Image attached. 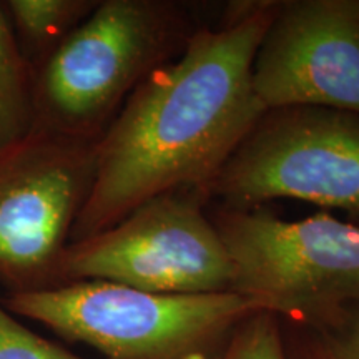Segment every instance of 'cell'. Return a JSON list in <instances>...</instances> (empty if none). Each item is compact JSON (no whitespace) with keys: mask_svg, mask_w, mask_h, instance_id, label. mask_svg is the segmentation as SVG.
<instances>
[{"mask_svg":"<svg viewBox=\"0 0 359 359\" xmlns=\"http://www.w3.org/2000/svg\"><path fill=\"white\" fill-rule=\"evenodd\" d=\"M280 0L231 2L177 60L148 75L97 143L95 180L70 243L175 190L212 182L264 109L251 67Z\"/></svg>","mask_w":359,"mask_h":359,"instance_id":"6da1fadb","label":"cell"},{"mask_svg":"<svg viewBox=\"0 0 359 359\" xmlns=\"http://www.w3.org/2000/svg\"><path fill=\"white\" fill-rule=\"evenodd\" d=\"M206 24L190 2L100 0L34 72V128L100 140L133 90Z\"/></svg>","mask_w":359,"mask_h":359,"instance_id":"7a4b0ae2","label":"cell"},{"mask_svg":"<svg viewBox=\"0 0 359 359\" xmlns=\"http://www.w3.org/2000/svg\"><path fill=\"white\" fill-rule=\"evenodd\" d=\"M4 306L105 359H222L236 327L264 311L233 291L161 294L109 281L7 293Z\"/></svg>","mask_w":359,"mask_h":359,"instance_id":"3957f363","label":"cell"},{"mask_svg":"<svg viewBox=\"0 0 359 359\" xmlns=\"http://www.w3.org/2000/svg\"><path fill=\"white\" fill-rule=\"evenodd\" d=\"M233 268L231 291L304 323L359 296V224L327 213L286 222L266 210L208 205Z\"/></svg>","mask_w":359,"mask_h":359,"instance_id":"277c9868","label":"cell"},{"mask_svg":"<svg viewBox=\"0 0 359 359\" xmlns=\"http://www.w3.org/2000/svg\"><path fill=\"white\" fill-rule=\"evenodd\" d=\"M205 195L230 210L303 200L359 224V115L321 107L264 110Z\"/></svg>","mask_w":359,"mask_h":359,"instance_id":"5b68a950","label":"cell"},{"mask_svg":"<svg viewBox=\"0 0 359 359\" xmlns=\"http://www.w3.org/2000/svg\"><path fill=\"white\" fill-rule=\"evenodd\" d=\"M208 205L201 188L145 201L109 230L67 245L57 286L109 281L161 294L228 293L233 268Z\"/></svg>","mask_w":359,"mask_h":359,"instance_id":"8992f818","label":"cell"},{"mask_svg":"<svg viewBox=\"0 0 359 359\" xmlns=\"http://www.w3.org/2000/svg\"><path fill=\"white\" fill-rule=\"evenodd\" d=\"M98 140L34 128L0 150V283L57 286V268L95 180Z\"/></svg>","mask_w":359,"mask_h":359,"instance_id":"52a82bcc","label":"cell"},{"mask_svg":"<svg viewBox=\"0 0 359 359\" xmlns=\"http://www.w3.org/2000/svg\"><path fill=\"white\" fill-rule=\"evenodd\" d=\"M251 87L264 110L359 115V0H280L255 53Z\"/></svg>","mask_w":359,"mask_h":359,"instance_id":"ba28073f","label":"cell"},{"mask_svg":"<svg viewBox=\"0 0 359 359\" xmlns=\"http://www.w3.org/2000/svg\"><path fill=\"white\" fill-rule=\"evenodd\" d=\"M100 0H6L2 2L22 57L32 72L57 50Z\"/></svg>","mask_w":359,"mask_h":359,"instance_id":"9c48e42d","label":"cell"},{"mask_svg":"<svg viewBox=\"0 0 359 359\" xmlns=\"http://www.w3.org/2000/svg\"><path fill=\"white\" fill-rule=\"evenodd\" d=\"M288 359H359V296L304 323H283Z\"/></svg>","mask_w":359,"mask_h":359,"instance_id":"30bf717a","label":"cell"},{"mask_svg":"<svg viewBox=\"0 0 359 359\" xmlns=\"http://www.w3.org/2000/svg\"><path fill=\"white\" fill-rule=\"evenodd\" d=\"M35 127L34 72L22 57L0 2V150Z\"/></svg>","mask_w":359,"mask_h":359,"instance_id":"8fae6325","label":"cell"},{"mask_svg":"<svg viewBox=\"0 0 359 359\" xmlns=\"http://www.w3.org/2000/svg\"><path fill=\"white\" fill-rule=\"evenodd\" d=\"M222 359H288L276 314L258 311L246 318Z\"/></svg>","mask_w":359,"mask_h":359,"instance_id":"7c38bea8","label":"cell"},{"mask_svg":"<svg viewBox=\"0 0 359 359\" xmlns=\"http://www.w3.org/2000/svg\"><path fill=\"white\" fill-rule=\"evenodd\" d=\"M0 359H83L42 338L0 306Z\"/></svg>","mask_w":359,"mask_h":359,"instance_id":"4fadbf2b","label":"cell"}]
</instances>
